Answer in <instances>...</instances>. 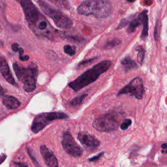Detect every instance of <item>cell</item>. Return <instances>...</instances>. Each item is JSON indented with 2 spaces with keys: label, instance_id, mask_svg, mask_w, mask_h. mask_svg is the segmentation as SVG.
Wrapping results in <instances>:
<instances>
[{
  "label": "cell",
  "instance_id": "obj_4",
  "mask_svg": "<svg viewBox=\"0 0 167 167\" xmlns=\"http://www.w3.org/2000/svg\"><path fill=\"white\" fill-rule=\"evenodd\" d=\"M13 67L18 80L23 84L24 91L30 93L35 90L38 76V68L36 65L31 63L30 66L24 67L15 62Z\"/></svg>",
  "mask_w": 167,
  "mask_h": 167
},
{
  "label": "cell",
  "instance_id": "obj_9",
  "mask_svg": "<svg viewBox=\"0 0 167 167\" xmlns=\"http://www.w3.org/2000/svg\"><path fill=\"white\" fill-rule=\"evenodd\" d=\"M61 144L63 150L70 155L75 157H78L82 155V149L76 143L69 131L64 132Z\"/></svg>",
  "mask_w": 167,
  "mask_h": 167
},
{
  "label": "cell",
  "instance_id": "obj_5",
  "mask_svg": "<svg viewBox=\"0 0 167 167\" xmlns=\"http://www.w3.org/2000/svg\"><path fill=\"white\" fill-rule=\"evenodd\" d=\"M38 5L44 13L51 18L55 25L60 29L68 30L73 27V22L70 18L61 11L54 9L43 0H37Z\"/></svg>",
  "mask_w": 167,
  "mask_h": 167
},
{
  "label": "cell",
  "instance_id": "obj_2",
  "mask_svg": "<svg viewBox=\"0 0 167 167\" xmlns=\"http://www.w3.org/2000/svg\"><path fill=\"white\" fill-rule=\"evenodd\" d=\"M112 63L109 60H105L95 65L91 69L86 71L75 80L69 84V87L74 91H78L83 88L95 82L101 74L109 69Z\"/></svg>",
  "mask_w": 167,
  "mask_h": 167
},
{
  "label": "cell",
  "instance_id": "obj_30",
  "mask_svg": "<svg viewBox=\"0 0 167 167\" xmlns=\"http://www.w3.org/2000/svg\"><path fill=\"white\" fill-rule=\"evenodd\" d=\"M4 94H5L4 89L3 88V87L1 85H0V96H2V95H4Z\"/></svg>",
  "mask_w": 167,
  "mask_h": 167
},
{
  "label": "cell",
  "instance_id": "obj_7",
  "mask_svg": "<svg viewBox=\"0 0 167 167\" xmlns=\"http://www.w3.org/2000/svg\"><path fill=\"white\" fill-rule=\"evenodd\" d=\"M67 114L63 112H54L40 114L36 116L33 119L31 129L34 133H37L44 129L48 123L55 119H61L67 118Z\"/></svg>",
  "mask_w": 167,
  "mask_h": 167
},
{
  "label": "cell",
  "instance_id": "obj_27",
  "mask_svg": "<svg viewBox=\"0 0 167 167\" xmlns=\"http://www.w3.org/2000/svg\"><path fill=\"white\" fill-rule=\"evenodd\" d=\"M161 152L163 153H167V143H165V144H162Z\"/></svg>",
  "mask_w": 167,
  "mask_h": 167
},
{
  "label": "cell",
  "instance_id": "obj_24",
  "mask_svg": "<svg viewBox=\"0 0 167 167\" xmlns=\"http://www.w3.org/2000/svg\"><path fill=\"white\" fill-rule=\"evenodd\" d=\"M103 153H104L103 152L100 153L99 154L95 156V157H92V158H91V159H89V161H97V159H99L100 157H101V156L102 155H103Z\"/></svg>",
  "mask_w": 167,
  "mask_h": 167
},
{
  "label": "cell",
  "instance_id": "obj_23",
  "mask_svg": "<svg viewBox=\"0 0 167 167\" xmlns=\"http://www.w3.org/2000/svg\"><path fill=\"white\" fill-rule=\"evenodd\" d=\"M96 58H94V59H89V60H84V61H82V62H80L79 64H78V67H80V66H85V65H87V64H89V63H91L92 61H95V60H96Z\"/></svg>",
  "mask_w": 167,
  "mask_h": 167
},
{
  "label": "cell",
  "instance_id": "obj_29",
  "mask_svg": "<svg viewBox=\"0 0 167 167\" xmlns=\"http://www.w3.org/2000/svg\"><path fill=\"white\" fill-rule=\"evenodd\" d=\"M6 158L5 155H2L1 156H0V164H1L4 161Z\"/></svg>",
  "mask_w": 167,
  "mask_h": 167
},
{
  "label": "cell",
  "instance_id": "obj_1",
  "mask_svg": "<svg viewBox=\"0 0 167 167\" xmlns=\"http://www.w3.org/2000/svg\"><path fill=\"white\" fill-rule=\"evenodd\" d=\"M17 1L22 8L27 25L35 35L51 41L56 40L60 33L53 28L31 0H17Z\"/></svg>",
  "mask_w": 167,
  "mask_h": 167
},
{
  "label": "cell",
  "instance_id": "obj_21",
  "mask_svg": "<svg viewBox=\"0 0 167 167\" xmlns=\"http://www.w3.org/2000/svg\"><path fill=\"white\" fill-rule=\"evenodd\" d=\"M138 50V55H137V60L138 63L140 64H142L143 63V61H144V56H145V50H144L143 48H142V46H139Z\"/></svg>",
  "mask_w": 167,
  "mask_h": 167
},
{
  "label": "cell",
  "instance_id": "obj_14",
  "mask_svg": "<svg viewBox=\"0 0 167 167\" xmlns=\"http://www.w3.org/2000/svg\"><path fill=\"white\" fill-rule=\"evenodd\" d=\"M139 17L140 18L142 24H143V30H142V33L141 34V37L144 39L147 37L148 34V21L146 12L144 11L141 13Z\"/></svg>",
  "mask_w": 167,
  "mask_h": 167
},
{
  "label": "cell",
  "instance_id": "obj_3",
  "mask_svg": "<svg viewBox=\"0 0 167 167\" xmlns=\"http://www.w3.org/2000/svg\"><path fill=\"white\" fill-rule=\"evenodd\" d=\"M112 11V4L109 0H86L77 8L79 14L85 16L93 15L101 18L109 17Z\"/></svg>",
  "mask_w": 167,
  "mask_h": 167
},
{
  "label": "cell",
  "instance_id": "obj_13",
  "mask_svg": "<svg viewBox=\"0 0 167 167\" xmlns=\"http://www.w3.org/2000/svg\"><path fill=\"white\" fill-rule=\"evenodd\" d=\"M2 103L7 109L10 110H15L20 107L21 103L17 98L10 95H2Z\"/></svg>",
  "mask_w": 167,
  "mask_h": 167
},
{
  "label": "cell",
  "instance_id": "obj_26",
  "mask_svg": "<svg viewBox=\"0 0 167 167\" xmlns=\"http://www.w3.org/2000/svg\"><path fill=\"white\" fill-rule=\"evenodd\" d=\"M29 58H30V57L28 56V55H20V57H19L20 60L22 61H28Z\"/></svg>",
  "mask_w": 167,
  "mask_h": 167
},
{
  "label": "cell",
  "instance_id": "obj_19",
  "mask_svg": "<svg viewBox=\"0 0 167 167\" xmlns=\"http://www.w3.org/2000/svg\"><path fill=\"white\" fill-rule=\"evenodd\" d=\"M87 96V94H83L80 96L74 98L71 101V105L72 107H76L77 105L81 104L84 99Z\"/></svg>",
  "mask_w": 167,
  "mask_h": 167
},
{
  "label": "cell",
  "instance_id": "obj_15",
  "mask_svg": "<svg viewBox=\"0 0 167 167\" xmlns=\"http://www.w3.org/2000/svg\"><path fill=\"white\" fill-rule=\"evenodd\" d=\"M48 1L55 4L58 7L65 10H69L71 8V5L67 0H48Z\"/></svg>",
  "mask_w": 167,
  "mask_h": 167
},
{
  "label": "cell",
  "instance_id": "obj_31",
  "mask_svg": "<svg viewBox=\"0 0 167 167\" xmlns=\"http://www.w3.org/2000/svg\"><path fill=\"white\" fill-rule=\"evenodd\" d=\"M128 1H129V2H133V1H135V0H127Z\"/></svg>",
  "mask_w": 167,
  "mask_h": 167
},
{
  "label": "cell",
  "instance_id": "obj_28",
  "mask_svg": "<svg viewBox=\"0 0 167 167\" xmlns=\"http://www.w3.org/2000/svg\"><path fill=\"white\" fill-rule=\"evenodd\" d=\"M14 165L16 166H27L24 163H17V162H14Z\"/></svg>",
  "mask_w": 167,
  "mask_h": 167
},
{
  "label": "cell",
  "instance_id": "obj_8",
  "mask_svg": "<svg viewBox=\"0 0 167 167\" xmlns=\"http://www.w3.org/2000/svg\"><path fill=\"white\" fill-rule=\"evenodd\" d=\"M130 94L137 99H142L144 94L143 81L141 78L137 77L132 80L127 85L119 91L117 95Z\"/></svg>",
  "mask_w": 167,
  "mask_h": 167
},
{
  "label": "cell",
  "instance_id": "obj_22",
  "mask_svg": "<svg viewBox=\"0 0 167 167\" xmlns=\"http://www.w3.org/2000/svg\"><path fill=\"white\" fill-rule=\"evenodd\" d=\"M131 123L132 121L131 119H126L123 121L121 125H120V128H121V129L123 130V131H125V130H127L129 128V127L131 125Z\"/></svg>",
  "mask_w": 167,
  "mask_h": 167
},
{
  "label": "cell",
  "instance_id": "obj_10",
  "mask_svg": "<svg viewBox=\"0 0 167 167\" xmlns=\"http://www.w3.org/2000/svg\"><path fill=\"white\" fill-rule=\"evenodd\" d=\"M77 138L82 146L89 151L97 149L101 144L100 141L97 138L87 132H80L77 136Z\"/></svg>",
  "mask_w": 167,
  "mask_h": 167
},
{
  "label": "cell",
  "instance_id": "obj_16",
  "mask_svg": "<svg viewBox=\"0 0 167 167\" xmlns=\"http://www.w3.org/2000/svg\"><path fill=\"white\" fill-rule=\"evenodd\" d=\"M121 63L122 66L125 67L126 70H130L132 69H135L137 67V65L135 63L134 61H132L129 58H125L122 60Z\"/></svg>",
  "mask_w": 167,
  "mask_h": 167
},
{
  "label": "cell",
  "instance_id": "obj_11",
  "mask_svg": "<svg viewBox=\"0 0 167 167\" xmlns=\"http://www.w3.org/2000/svg\"><path fill=\"white\" fill-rule=\"evenodd\" d=\"M0 73L4 79L10 84L17 86L16 82L12 75L11 71L9 69L8 63L4 56L0 55Z\"/></svg>",
  "mask_w": 167,
  "mask_h": 167
},
{
  "label": "cell",
  "instance_id": "obj_18",
  "mask_svg": "<svg viewBox=\"0 0 167 167\" xmlns=\"http://www.w3.org/2000/svg\"><path fill=\"white\" fill-rule=\"evenodd\" d=\"M120 43H121V41H120L119 39H114L112 40H110V41H108L106 44L104 45L103 48L104 49H107V50H109V49H111L114 47H115V46L119 45Z\"/></svg>",
  "mask_w": 167,
  "mask_h": 167
},
{
  "label": "cell",
  "instance_id": "obj_17",
  "mask_svg": "<svg viewBox=\"0 0 167 167\" xmlns=\"http://www.w3.org/2000/svg\"><path fill=\"white\" fill-rule=\"evenodd\" d=\"M140 24H142L140 18L139 17L138 18H136V19H134L133 20H132L131 22V23L129 24V26L127 28V32L129 33H133L136 30V29L140 25Z\"/></svg>",
  "mask_w": 167,
  "mask_h": 167
},
{
  "label": "cell",
  "instance_id": "obj_20",
  "mask_svg": "<svg viewBox=\"0 0 167 167\" xmlns=\"http://www.w3.org/2000/svg\"><path fill=\"white\" fill-rule=\"evenodd\" d=\"M63 50H64L65 53L67 54V55H70V56H73V55H75L76 53V48L75 46H74L67 45L64 46Z\"/></svg>",
  "mask_w": 167,
  "mask_h": 167
},
{
  "label": "cell",
  "instance_id": "obj_25",
  "mask_svg": "<svg viewBox=\"0 0 167 167\" xmlns=\"http://www.w3.org/2000/svg\"><path fill=\"white\" fill-rule=\"evenodd\" d=\"M20 48V47H19V45H18V44H17V43H14V44L12 45V49H13V50L14 52H18Z\"/></svg>",
  "mask_w": 167,
  "mask_h": 167
},
{
  "label": "cell",
  "instance_id": "obj_12",
  "mask_svg": "<svg viewBox=\"0 0 167 167\" xmlns=\"http://www.w3.org/2000/svg\"><path fill=\"white\" fill-rule=\"evenodd\" d=\"M40 151L42 156V158L45 161L46 165L49 167H57L58 166V161L55 156V155L51 150L45 145H42L40 147Z\"/></svg>",
  "mask_w": 167,
  "mask_h": 167
},
{
  "label": "cell",
  "instance_id": "obj_32",
  "mask_svg": "<svg viewBox=\"0 0 167 167\" xmlns=\"http://www.w3.org/2000/svg\"><path fill=\"white\" fill-rule=\"evenodd\" d=\"M1 26L0 25V32H1Z\"/></svg>",
  "mask_w": 167,
  "mask_h": 167
},
{
  "label": "cell",
  "instance_id": "obj_33",
  "mask_svg": "<svg viewBox=\"0 0 167 167\" xmlns=\"http://www.w3.org/2000/svg\"><path fill=\"white\" fill-rule=\"evenodd\" d=\"M166 51H167V47H166Z\"/></svg>",
  "mask_w": 167,
  "mask_h": 167
},
{
  "label": "cell",
  "instance_id": "obj_6",
  "mask_svg": "<svg viewBox=\"0 0 167 167\" xmlns=\"http://www.w3.org/2000/svg\"><path fill=\"white\" fill-rule=\"evenodd\" d=\"M122 116L120 114L111 113L97 117L93 122V127L99 132H110L117 129Z\"/></svg>",
  "mask_w": 167,
  "mask_h": 167
}]
</instances>
